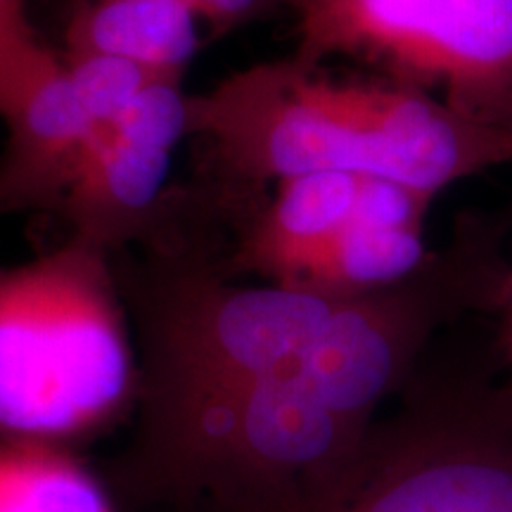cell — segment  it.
Instances as JSON below:
<instances>
[{
  "mask_svg": "<svg viewBox=\"0 0 512 512\" xmlns=\"http://www.w3.org/2000/svg\"><path fill=\"white\" fill-rule=\"evenodd\" d=\"M418 361L387 306L349 297L325 335L273 373L133 422L114 486L133 503L183 510L330 512Z\"/></svg>",
  "mask_w": 512,
  "mask_h": 512,
  "instance_id": "6da1fadb",
  "label": "cell"
},
{
  "mask_svg": "<svg viewBox=\"0 0 512 512\" xmlns=\"http://www.w3.org/2000/svg\"><path fill=\"white\" fill-rule=\"evenodd\" d=\"M200 181L238 204L285 178L339 171L437 197L512 162V124L465 117L387 79H335L294 55L228 74L188 98Z\"/></svg>",
  "mask_w": 512,
  "mask_h": 512,
  "instance_id": "7a4b0ae2",
  "label": "cell"
},
{
  "mask_svg": "<svg viewBox=\"0 0 512 512\" xmlns=\"http://www.w3.org/2000/svg\"><path fill=\"white\" fill-rule=\"evenodd\" d=\"M140 361L105 249L0 266V444L83 451L133 422Z\"/></svg>",
  "mask_w": 512,
  "mask_h": 512,
  "instance_id": "3957f363",
  "label": "cell"
},
{
  "mask_svg": "<svg viewBox=\"0 0 512 512\" xmlns=\"http://www.w3.org/2000/svg\"><path fill=\"white\" fill-rule=\"evenodd\" d=\"M294 57H349L380 79L512 124V0H297Z\"/></svg>",
  "mask_w": 512,
  "mask_h": 512,
  "instance_id": "277c9868",
  "label": "cell"
},
{
  "mask_svg": "<svg viewBox=\"0 0 512 512\" xmlns=\"http://www.w3.org/2000/svg\"><path fill=\"white\" fill-rule=\"evenodd\" d=\"M377 420L361 470L330 512H512V406L503 389L430 375Z\"/></svg>",
  "mask_w": 512,
  "mask_h": 512,
  "instance_id": "5b68a950",
  "label": "cell"
},
{
  "mask_svg": "<svg viewBox=\"0 0 512 512\" xmlns=\"http://www.w3.org/2000/svg\"><path fill=\"white\" fill-rule=\"evenodd\" d=\"M185 79H157L128 110L95 126L86 159L64 197L69 238L105 249L133 245L155 219L178 143L188 138Z\"/></svg>",
  "mask_w": 512,
  "mask_h": 512,
  "instance_id": "8992f818",
  "label": "cell"
},
{
  "mask_svg": "<svg viewBox=\"0 0 512 512\" xmlns=\"http://www.w3.org/2000/svg\"><path fill=\"white\" fill-rule=\"evenodd\" d=\"M0 216L57 214L79 176L95 124L57 55L0 114Z\"/></svg>",
  "mask_w": 512,
  "mask_h": 512,
  "instance_id": "52a82bcc",
  "label": "cell"
},
{
  "mask_svg": "<svg viewBox=\"0 0 512 512\" xmlns=\"http://www.w3.org/2000/svg\"><path fill=\"white\" fill-rule=\"evenodd\" d=\"M202 48L188 0H67L62 57L105 55L164 79H185Z\"/></svg>",
  "mask_w": 512,
  "mask_h": 512,
  "instance_id": "ba28073f",
  "label": "cell"
},
{
  "mask_svg": "<svg viewBox=\"0 0 512 512\" xmlns=\"http://www.w3.org/2000/svg\"><path fill=\"white\" fill-rule=\"evenodd\" d=\"M0 512H117V503L79 451L0 444Z\"/></svg>",
  "mask_w": 512,
  "mask_h": 512,
  "instance_id": "9c48e42d",
  "label": "cell"
},
{
  "mask_svg": "<svg viewBox=\"0 0 512 512\" xmlns=\"http://www.w3.org/2000/svg\"><path fill=\"white\" fill-rule=\"evenodd\" d=\"M81 105L95 126L105 124L136 102L147 88L164 76L119 57L86 55L62 57Z\"/></svg>",
  "mask_w": 512,
  "mask_h": 512,
  "instance_id": "30bf717a",
  "label": "cell"
},
{
  "mask_svg": "<svg viewBox=\"0 0 512 512\" xmlns=\"http://www.w3.org/2000/svg\"><path fill=\"white\" fill-rule=\"evenodd\" d=\"M55 55L31 24L27 0H0V114Z\"/></svg>",
  "mask_w": 512,
  "mask_h": 512,
  "instance_id": "8fae6325",
  "label": "cell"
},
{
  "mask_svg": "<svg viewBox=\"0 0 512 512\" xmlns=\"http://www.w3.org/2000/svg\"><path fill=\"white\" fill-rule=\"evenodd\" d=\"M209 31V38H221L230 31L245 29L254 22H264L280 15L283 10H294L297 0H188Z\"/></svg>",
  "mask_w": 512,
  "mask_h": 512,
  "instance_id": "7c38bea8",
  "label": "cell"
},
{
  "mask_svg": "<svg viewBox=\"0 0 512 512\" xmlns=\"http://www.w3.org/2000/svg\"><path fill=\"white\" fill-rule=\"evenodd\" d=\"M501 354L505 361V370H508V382H505L503 392L508 396L512 406V259H510V283L508 292H505V302L501 306Z\"/></svg>",
  "mask_w": 512,
  "mask_h": 512,
  "instance_id": "4fadbf2b",
  "label": "cell"
}]
</instances>
